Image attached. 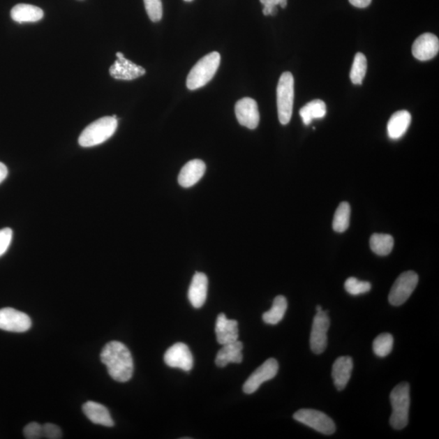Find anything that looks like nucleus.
Masks as SVG:
<instances>
[{
	"instance_id": "423d86ee",
	"label": "nucleus",
	"mask_w": 439,
	"mask_h": 439,
	"mask_svg": "<svg viewBox=\"0 0 439 439\" xmlns=\"http://www.w3.org/2000/svg\"><path fill=\"white\" fill-rule=\"evenodd\" d=\"M294 419L325 436L333 435L336 431L332 419L327 414L315 409H300L294 414Z\"/></svg>"
},
{
	"instance_id": "ddd939ff",
	"label": "nucleus",
	"mask_w": 439,
	"mask_h": 439,
	"mask_svg": "<svg viewBox=\"0 0 439 439\" xmlns=\"http://www.w3.org/2000/svg\"><path fill=\"white\" fill-rule=\"evenodd\" d=\"M117 60L110 68V73L112 77L118 80L131 81L144 76L146 73L145 68L127 60L123 53L117 52Z\"/></svg>"
},
{
	"instance_id": "20e7f679",
	"label": "nucleus",
	"mask_w": 439,
	"mask_h": 439,
	"mask_svg": "<svg viewBox=\"0 0 439 439\" xmlns=\"http://www.w3.org/2000/svg\"><path fill=\"white\" fill-rule=\"evenodd\" d=\"M221 64V55L214 52L208 54L192 68L186 79V87L191 91L203 87L214 78Z\"/></svg>"
},
{
	"instance_id": "f3484780",
	"label": "nucleus",
	"mask_w": 439,
	"mask_h": 439,
	"mask_svg": "<svg viewBox=\"0 0 439 439\" xmlns=\"http://www.w3.org/2000/svg\"><path fill=\"white\" fill-rule=\"evenodd\" d=\"M208 277L203 273H196L192 278L188 290V298L192 306L200 308L205 303L208 295Z\"/></svg>"
},
{
	"instance_id": "2f4dec72",
	"label": "nucleus",
	"mask_w": 439,
	"mask_h": 439,
	"mask_svg": "<svg viewBox=\"0 0 439 439\" xmlns=\"http://www.w3.org/2000/svg\"><path fill=\"white\" fill-rule=\"evenodd\" d=\"M24 436L28 439H38L43 437V426L37 422H31L24 429Z\"/></svg>"
},
{
	"instance_id": "f8f14e48",
	"label": "nucleus",
	"mask_w": 439,
	"mask_h": 439,
	"mask_svg": "<svg viewBox=\"0 0 439 439\" xmlns=\"http://www.w3.org/2000/svg\"><path fill=\"white\" fill-rule=\"evenodd\" d=\"M235 115L241 126L255 130L260 123L258 103L253 98H244L237 102Z\"/></svg>"
},
{
	"instance_id": "b1692460",
	"label": "nucleus",
	"mask_w": 439,
	"mask_h": 439,
	"mask_svg": "<svg viewBox=\"0 0 439 439\" xmlns=\"http://www.w3.org/2000/svg\"><path fill=\"white\" fill-rule=\"evenodd\" d=\"M288 300L283 295H278L274 300L272 308L265 312L262 318L266 324L277 325L284 318L288 309Z\"/></svg>"
},
{
	"instance_id": "4468645a",
	"label": "nucleus",
	"mask_w": 439,
	"mask_h": 439,
	"mask_svg": "<svg viewBox=\"0 0 439 439\" xmlns=\"http://www.w3.org/2000/svg\"><path fill=\"white\" fill-rule=\"evenodd\" d=\"M439 51L438 38L435 34L426 33L419 36L412 45V55L418 61H427L435 58Z\"/></svg>"
},
{
	"instance_id": "9b49d317",
	"label": "nucleus",
	"mask_w": 439,
	"mask_h": 439,
	"mask_svg": "<svg viewBox=\"0 0 439 439\" xmlns=\"http://www.w3.org/2000/svg\"><path fill=\"white\" fill-rule=\"evenodd\" d=\"M168 366L179 368L186 372L193 368L194 359L187 345L177 343L167 350L164 357Z\"/></svg>"
},
{
	"instance_id": "2eb2a0df",
	"label": "nucleus",
	"mask_w": 439,
	"mask_h": 439,
	"mask_svg": "<svg viewBox=\"0 0 439 439\" xmlns=\"http://www.w3.org/2000/svg\"><path fill=\"white\" fill-rule=\"evenodd\" d=\"M216 340L221 345L238 341L239 324L235 320H229L224 313L218 315L215 328Z\"/></svg>"
},
{
	"instance_id": "393cba45",
	"label": "nucleus",
	"mask_w": 439,
	"mask_h": 439,
	"mask_svg": "<svg viewBox=\"0 0 439 439\" xmlns=\"http://www.w3.org/2000/svg\"><path fill=\"white\" fill-rule=\"evenodd\" d=\"M369 243L373 253L381 256L389 255L394 248L393 237L389 235L373 234Z\"/></svg>"
},
{
	"instance_id": "6ab92c4d",
	"label": "nucleus",
	"mask_w": 439,
	"mask_h": 439,
	"mask_svg": "<svg viewBox=\"0 0 439 439\" xmlns=\"http://www.w3.org/2000/svg\"><path fill=\"white\" fill-rule=\"evenodd\" d=\"M82 410L89 420L94 424L106 427L114 426V422L112 420L110 411L101 403L88 401L84 403Z\"/></svg>"
},
{
	"instance_id": "1a4fd4ad",
	"label": "nucleus",
	"mask_w": 439,
	"mask_h": 439,
	"mask_svg": "<svg viewBox=\"0 0 439 439\" xmlns=\"http://www.w3.org/2000/svg\"><path fill=\"white\" fill-rule=\"evenodd\" d=\"M31 319L27 314L11 308L0 309V329L23 333L31 329Z\"/></svg>"
},
{
	"instance_id": "7c9ffc66",
	"label": "nucleus",
	"mask_w": 439,
	"mask_h": 439,
	"mask_svg": "<svg viewBox=\"0 0 439 439\" xmlns=\"http://www.w3.org/2000/svg\"><path fill=\"white\" fill-rule=\"evenodd\" d=\"M13 230L10 228H4L0 230V258L9 248L10 244L12 243Z\"/></svg>"
},
{
	"instance_id": "39448f33",
	"label": "nucleus",
	"mask_w": 439,
	"mask_h": 439,
	"mask_svg": "<svg viewBox=\"0 0 439 439\" xmlns=\"http://www.w3.org/2000/svg\"><path fill=\"white\" fill-rule=\"evenodd\" d=\"M295 97V81L292 73L285 72L280 77L277 88L278 118L282 125L292 119Z\"/></svg>"
},
{
	"instance_id": "bb28decb",
	"label": "nucleus",
	"mask_w": 439,
	"mask_h": 439,
	"mask_svg": "<svg viewBox=\"0 0 439 439\" xmlns=\"http://www.w3.org/2000/svg\"><path fill=\"white\" fill-rule=\"evenodd\" d=\"M367 59L364 54L358 52L355 56L350 78L355 85H362L367 72Z\"/></svg>"
},
{
	"instance_id": "4c0bfd02",
	"label": "nucleus",
	"mask_w": 439,
	"mask_h": 439,
	"mask_svg": "<svg viewBox=\"0 0 439 439\" xmlns=\"http://www.w3.org/2000/svg\"><path fill=\"white\" fill-rule=\"evenodd\" d=\"M315 310H317V313L322 312V311H323L322 306H320V305L317 306V308H315Z\"/></svg>"
},
{
	"instance_id": "cd10ccee",
	"label": "nucleus",
	"mask_w": 439,
	"mask_h": 439,
	"mask_svg": "<svg viewBox=\"0 0 439 439\" xmlns=\"http://www.w3.org/2000/svg\"><path fill=\"white\" fill-rule=\"evenodd\" d=\"M394 338L391 334L384 333L374 339L373 349L375 355L379 357H386L392 352Z\"/></svg>"
},
{
	"instance_id": "f704fd0d",
	"label": "nucleus",
	"mask_w": 439,
	"mask_h": 439,
	"mask_svg": "<svg viewBox=\"0 0 439 439\" xmlns=\"http://www.w3.org/2000/svg\"><path fill=\"white\" fill-rule=\"evenodd\" d=\"M8 174V170L7 166L3 164L2 162H0V184L6 179Z\"/></svg>"
},
{
	"instance_id": "aec40b11",
	"label": "nucleus",
	"mask_w": 439,
	"mask_h": 439,
	"mask_svg": "<svg viewBox=\"0 0 439 439\" xmlns=\"http://www.w3.org/2000/svg\"><path fill=\"white\" fill-rule=\"evenodd\" d=\"M244 344L239 341L223 345L216 357V364L220 368H223L230 363L239 364L243 362Z\"/></svg>"
},
{
	"instance_id": "c85d7f7f",
	"label": "nucleus",
	"mask_w": 439,
	"mask_h": 439,
	"mask_svg": "<svg viewBox=\"0 0 439 439\" xmlns=\"http://www.w3.org/2000/svg\"><path fill=\"white\" fill-rule=\"evenodd\" d=\"M344 288L350 295H359L368 293L372 285L369 282H362L356 278H349L345 282Z\"/></svg>"
},
{
	"instance_id": "473e14b6",
	"label": "nucleus",
	"mask_w": 439,
	"mask_h": 439,
	"mask_svg": "<svg viewBox=\"0 0 439 439\" xmlns=\"http://www.w3.org/2000/svg\"><path fill=\"white\" fill-rule=\"evenodd\" d=\"M43 435L49 439H60L62 438L61 428L52 423H47L43 426Z\"/></svg>"
},
{
	"instance_id": "f03ea898",
	"label": "nucleus",
	"mask_w": 439,
	"mask_h": 439,
	"mask_svg": "<svg viewBox=\"0 0 439 439\" xmlns=\"http://www.w3.org/2000/svg\"><path fill=\"white\" fill-rule=\"evenodd\" d=\"M118 126L117 116L105 117L89 125L79 137V145L82 147H96L110 140Z\"/></svg>"
},
{
	"instance_id": "72a5a7b5",
	"label": "nucleus",
	"mask_w": 439,
	"mask_h": 439,
	"mask_svg": "<svg viewBox=\"0 0 439 439\" xmlns=\"http://www.w3.org/2000/svg\"><path fill=\"white\" fill-rule=\"evenodd\" d=\"M349 2L354 7L364 8L369 6V4L371 3L372 0H349Z\"/></svg>"
},
{
	"instance_id": "9d476101",
	"label": "nucleus",
	"mask_w": 439,
	"mask_h": 439,
	"mask_svg": "<svg viewBox=\"0 0 439 439\" xmlns=\"http://www.w3.org/2000/svg\"><path fill=\"white\" fill-rule=\"evenodd\" d=\"M278 369V362L275 359H267L246 380L243 388L244 393L250 394L258 391L261 385L277 375Z\"/></svg>"
},
{
	"instance_id": "6e6552de",
	"label": "nucleus",
	"mask_w": 439,
	"mask_h": 439,
	"mask_svg": "<svg viewBox=\"0 0 439 439\" xmlns=\"http://www.w3.org/2000/svg\"><path fill=\"white\" fill-rule=\"evenodd\" d=\"M330 325V320L327 312L315 314L310 336V347L315 354H322L327 347V332Z\"/></svg>"
},
{
	"instance_id": "e433bc0d",
	"label": "nucleus",
	"mask_w": 439,
	"mask_h": 439,
	"mask_svg": "<svg viewBox=\"0 0 439 439\" xmlns=\"http://www.w3.org/2000/svg\"><path fill=\"white\" fill-rule=\"evenodd\" d=\"M279 5L283 8L288 6V0H280Z\"/></svg>"
},
{
	"instance_id": "5701e85b",
	"label": "nucleus",
	"mask_w": 439,
	"mask_h": 439,
	"mask_svg": "<svg viewBox=\"0 0 439 439\" xmlns=\"http://www.w3.org/2000/svg\"><path fill=\"white\" fill-rule=\"evenodd\" d=\"M299 115L304 124L309 126L313 120L322 119L327 115V105L320 100L311 101L301 108Z\"/></svg>"
},
{
	"instance_id": "412c9836",
	"label": "nucleus",
	"mask_w": 439,
	"mask_h": 439,
	"mask_svg": "<svg viewBox=\"0 0 439 439\" xmlns=\"http://www.w3.org/2000/svg\"><path fill=\"white\" fill-rule=\"evenodd\" d=\"M412 116L406 110L398 111L389 118L387 125L388 135L393 140L401 139L411 124Z\"/></svg>"
},
{
	"instance_id": "c756f323",
	"label": "nucleus",
	"mask_w": 439,
	"mask_h": 439,
	"mask_svg": "<svg viewBox=\"0 0 439 439\" xmlns=\"http://www.w3.org/2000/svg\"><path fill=\"white\" fill-rule=\"evenodd\" d=\"M144 5L151 21L153 22H160L163 17L161 0H144Z\"/></svg>"
},
{
	"instance_id": "dca6fc26",
	"label": "nucleus",
	"mask_w": 439,
	"mask_h": 439,
	"mask_svg": "<svg viewBox=\"0 0 439 439\" xmlns=\"http://www.w3.org/2000/svg\"><path fill=\"white\" fill-rule=\"evenodd\" d=\"M206 170L204 162L201 160H192L182 168L179 176V184L188 188L194 186L203 177Z\"/></svg>"
},
{
	"instance_id": "a878e982",
	"label": "nucleus",
	"mask_w": 439,
	"mask_h": 439,
	"mask_svg": "<svg viewBox=\"0 0 439 439\" xmlns=\"http://www.w3.org/2000/svg\"><path fill=\"white\" fill-rule=\"evenodd\" d=\"M350 218H351V207L347 202H343L338 207L335 211L333 228L338 233H343L348 229L350 225Z\"/></svg>"
},
{
	"instance_id": "58836bf2",
	"label": "nucleus",
	"mask_w": 439,
	"mask_h": 439,
	"mask_svg": "<svg viewBox=\"0 0 439 439\" xmlns=\"http://www.w3.org/2000/svg\"><path fill=\"white\" fill-rule=\"evenodd\" d=\"M184 1H186V2H191V1H193V0H184Z\"/></svg>"
},
{
	"instance_id": "4be33fe9",
	"label": "nucleus",
	"mask_w": 439,
	"mask_h": 439,
	"mask_svg": "<svg viewBox=\"0 0 439 439\" xmlns=\"http://www.w3.org/2000/svg\"><path fill=\"white\" fill-rule=\"evenodd\" d=\"M44 13L40 8L34 5L20 3L13 7L11 17L18 23L37 22L43 18Z\"/></svg>"
},
{
	"instance_id": "0eeeda50",
	"label": "nucleus",
	"mask_w": 439,
	"mask_h": 439,
	"mask_svg": "<svg viewBox=\"0 0 439 439\" xmlns=\"http://www.w3.org/2000/svg\"><path fill=\"white\" fill-rule=\"evenodd\" d=\"M418 275L413 271H407L399 276L389 294V303L401 306L406 302L418 284Z\"/></svg>"
},
{
	"instance_id": "a211bd4d",
	"label": "nucleus",
	"mask_w": 439,
	"mask_h": 439,
	"mask_svg": "<svg viewBox=\"0 0 439 439\" xmlns=\"http://www.w3.org/2000/svg\"><path fill=\"white\" fill-rule=\"evenodd\" d=\"M353 369L352 358L350 357H338L333 364L332 378L334 386L338 391L346 388L352 376Z\"/></svg>"
},
{
	"instance_id": "c9c22d12",
	"label": "nucleus",
	"mask_w": 439,
	"mask_h": 439,
	"mask_svg": "<svg viewBox=\"0 0 439 439\" xmlns=\"http://www.w3.org/2000/svg\"><path fill=\"white\" fill-rule=\"evenodd\" d=\"M264 7H274L279 5L280 0H260Z\"/></svg>"
},
{
	"instance_id": "7ed1b4c3",
	"label": "nucleus",
	"mask_w": 439,
	"mask_h": 439,
	"mask_svg": "<svg viewBox=\"0 0 439 439\" xmlns=\"http://www.w3.org/2000/svg\"><path fill=\"white\" fill-rule=\"evenodd\" d=\"M392 413L389 424L394 430H403L408 424L410 408V387L407 382H401L393 389L389 396Z\"/></svg>"
},
{
	"instance_id": "f257e3e1",
	"label": "nucleus",
	"mask_w": 439,
	"mask_h": 439,
	"mask_svg": "<svg viewBox=\"0 0 439 439\" xmlns=\"http://www.w3.org/2000/svg\"><path fill=\"white\" fill-rule=\"evenodd\" d=\"M101 358L112 379L119 382L130 381L134 373V361L126 345L117 341L108 343L103 348Z\"/></svg>"
}]
</instances>
